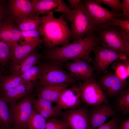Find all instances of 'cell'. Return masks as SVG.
I'll use <instances>...</instances> for the list:
<instances>
[{"label": "cell", "instance_id": "6da1fadb", "mask_svg": "<svg viewBox=\"0 0 129 129\" xmlns=\"http://www.w3.org/2000/svg\"><path fill=\"white\" fill-rule=\"evenodd\" d=\"M100 41L99 35L94 31L72 43L44 49L43 57L46 61H53L62 65L70 60L78 59L89 63L92 60L91 53L99 45Z\"/></svg>", "mask_w": 129, "mask_h": 129}, {"label": "cell", "instance_id": "7a4b0ae2", "mask_svg": "<svg viewBox=\"0 0 129 129\" xmlns=\"http://www.w3.org/2000/svg\"><path fill=\"white\" fill-rule=\"evenodd\" d=\"M54 14L51 12L41 17V23L38 29L45 48L67 44L71 38V31L64 19L65 15L63 14L56 18Z\"/></svg>", "mask_w": 129, "mask_h": 129}, {"label": "cell", "instance_id": "3957f363", "mask_svg": "<svg viewBox=\"0 0 129 129\" xmlns=\"http://www.w3.org/2000/svg\"><path fill=\"white\" fill-rule=\"evenodd\" d=\"M95 31L100 37V46L115 50L129 56V34L118 27L112 25Z\"/></svg>", "mask_w": 129, "mask_h": 129}, {"label": "cell", "instance_id": "277c9868", "mask_svg": "<svg viewBox=\"0 0 129 129\" xmlns=\"http://www.w3.org/2000/svg\"><path fill=\"white\" fill-rule=\"evenodd\" d=\"M40 64L41 74L36 85L38 88L51 84H73L77 83L70 74L64 68L63 65L49 61L40 62Z\"/></svg>", "mask_w": 129, "mask_h": 129}, {"label": "cell", "instance_id": "5b68a950", "mask_svg": "<svg viewBox=\"0 0 129 129\" xmlns=\"http://www.w3.org/2000/svg\"><path fill=\"white\" fill-rule=\"evenodd\" d=\"M81 3L95 28V31L112 25L115 19L122 15L121 12H114L103 7L95 0H82Z\"/></svg>", "mask_w": 129, "mask_h": 129}, {"label": "cell", "instance_id": "8992f818", "mask_svg": "<svg viewBox=\"0 0 129 129\" xmlns=\"http://www.w3.org/2000/svg\"><path fill=\"white\" fill-rule=\"evenodd\" d=\"M68 19L70 22V39L73 42L81 39L95 31V28L82 3L77 7L71 10Z\"/></svg>", "mask_w": 129, "mask_h": 129}, {"label": "cell", "instance_id": "52a82bcc", "mask_svg": "<svg viewBox=\"0 0 129 129\" xmlns=\"http://www.w3.org/2000/svg\"><path fill=\"white\" fill-rule=\"evenodd\" d=\"M34 98L30 93L9 107L13 127L26 129L33 109Z\"/></svg>", "mask_w": 129, "mask_h": 129}, {"label": "cell", "instance_id": "ba28073f", "mask_svg": "<svg viewBox=\"0 0 129 129\" xmlns=\"http://www.w3.org/2000/svg\"><path fill=\"white\" fill-rule=\"evenodd\" d=\"M81 101L93 107L107 102V97L96 79L78 83Z\"/></svg>", "mask_w": 129, "mask_h": 129}, {"label": "cell", "instance_id": "9c48e42d", "mask_svg": "<svg viewBox=\"0 0 129 129\" xmlns=\"http://www.w3.org/2000/svg\"><path fill=\"white\" fill-rule=\"evenodd\" d=\"M93 51L94 57L91 62L95 72L99 75L106 72L109 66L113 62L127 56L118 51L99 45Z\"/></svg>", "mask_w": 129, "mask_h": 129}, {"label": "cell", "instance_id": "30bf717a", "mask_svg": "<svg viewBox=\"0 0 129 129\" xmlns=\"http://www.w3.org/2000/svg\"><path fill=\"white\" fill-rule=\"evenodd\" d=\"M96 80L107 97H116L128 87L129 82L119 78L114 72L108 70Z\"/></svg>", "mask_w": 129, "mask_h": 129}, {"label": "cell", "instance_id": "8fae6325", "mask_svg": "<svg viewBox=\"0 0 129 129\" xmlns=\"http://www.w3.org/2000/svg\"><path fill=\"white\" fill-rule=\"evenodd\" d=\"M63 65L78 83L97 78L93 66L84 60L78 59L67 61Z\"/></svg>", "mask_w": 129, "mask_h": 129}, {"label": "cell", "instance_id": "7c38bea8", "mask_svg": "<svg viewBox=\"0 0 129 129\" xmlns=\"http://www.w3.org/2000/svg\"><path fill=\"white\" fill-rule=\"evenodd\" d=\"M81 101L79 86L74 84L62 91L55 106L61 111L74 109L80 107Z\"/></svg>", "mask_w": 129, "mask_h": 129}, {"label": "cell", "instance_id": "4fadbf2b", "mask_svg": "<svg viewBox=\"0 0 129 129\" xmlns=\"http://www.w3.org/2000/svg\"><path fill=\"white\" fill-rule=\"evenodd\" d=\"M31 2L34 10L39 14L62 13L68 19L71 14V10L62 0H32Z\"/></svg>", "mask_w": 129, "mask_h": 129}, {"label": "cell", "instance_id": "5bb4252c", "mask_svg": "<svg viewBox=\"0 0 129 129\" xmlns=\"http://www.w3.org/2000/svg\"><path fill=\"white\" fill-rule=\"evenodd\" d=\"M64 120L71 129H91L88 110L85 108L69 110L64 115Z\"/></svg>", "mask_w": 129, "mask_h": 129}, {"label": "cell", "instance_id": "9a60e30c", "mask_svg": "<svg viewBox=\"0 0 129 129\" xmlns=\"http://www.w3.org/2000/svg\"><path fill=\"white\" fill-rule=\"evenodd\" d=\"M88 111V116L91 129H96L104 123L107 120L114 116L115 112L107 102L92 107Z\"/></svg>", "mask_w": 129, "mask_h": 129}, {"label": "cell", "instance_id": "2e32d148", "mask_svg": "<svg viewBox=\"0 0 129 129\" xmlns=\"http://www.w3.org/2000/svg\"><path fill=\"white\" fill-rule=\"evenodd\" d=\"M21 37L20 31L12 18L9 17L0 24V41L13 46L18 43Z\"/></svg>", "mask_w": 129, "mask_h": 129}, {"label": "cell", "instance_id": "e0dca14e", "mask_svg": "<svg viewBox=\"0 0 129 129\" xmlns=\"http://www.w3.org/2000/svg\"><path fill=\"white\" fill-rule=\"evenodd\" d=\"M8 6L9 16L13 19L39 15L34 10L31 1L29 0H8Z\"/></svg>", "mask_w": 129, "mask_h": 129}, {"label": "cell", "instance_id": "ac0fdd59", "mask_svg": "<svg viewBox=\"0 0 129 129\" xmlns=\"http://www.w3.org/2000/svg\"><path fill=\"white\" fill-rule=\"evenodd\" d=\"M42 38H38L32 41L24 44L18 43L13 47L11 67L20 62L30 54L37 46L43 43Z\"/></svg>", "mask_w": 129, "mask_h": 129}, {"label": "cell", "instance_id": "d6986e66", "mask_svg": "<svg viewBox=\"0 0 129 129\" xmlns=\"http://www.w3.org/2000/svg\"><path fill=\"white\" fill-rule=\"evenodd\" d=\"M36 85L24 83L0 93L3 99L10 106H13L27 95L32 93Z\"/></svg>", "mask_w": 129, "mask_h": 129}, {"label": "cell", "instance_id": "ffe728a7", "mask_svg": "<svg viewBox=\"0 0 129 129\" xmlns=\"http://www.w3.org/2000/svg\"><path fill=\"white\" fill-rule=\"evenodd\" d=\"M73 85L61 84L44 86L38 88V97L44 98L52 103H56L62 91Z\"/></svg>", "mask_w": 129, "mask_h": 129}, {"label": "cell", "instance_id": "44dd1931", "mask_svg": "<svg viewBox=\"0 0 129 129\" xmlns=\"http://www.w3.org/2000/svg\"><path fill=\"white\" fill-rule=\"evenodd\" d=\"M35 49L23 60L11 67V74L22 75L40 63V60L43 57V54L38 53Z\"/></svg>", "mask_w": 129, "mask_h": 129}, {"label": "cell", "instance_id": "7402d4cb", "mask_svg": "<svg viewBox=\"0 0 129 129\" xmlns=\"http://www.w3.org/2000/svg\"><path fill=\"white\" fill-rule=\"evenodd\" d=\"M49 101L38 97L34 99L33 106L34 108L46 120L53 117H57L62 114L61 111L57 109L55 106Z\"/></svg>", "mask_w": 129, "mask_h": 129}, {"label": "cell", "instance_id": "603a6c76", "mask_svg": "<svg viewBox=\"0 0 129 129\" xmlns=\"http://www.w3.org/2000/svg\"><path fill=\"white\" fill-rule=\"evenodd\" d=\"M13 20L16 26L20 31L37 29L42 22L41 17L39 15L27 16Z\"/></svg>", "mask_w": 129, "mask_h": 129}, {"label": "cell", "instance_id": "cb8c5ba5", "mask_svg": "<svg viewBox=\"0 0 129 129\" xmlns=\"http://www.w3.org/2000/svg\"><path fill=\"white\" fill-rule=\"evenodd\" d=\"M26 83L21 75L11 74L9 75H0V92H3Z\"/></svg>", "mask_w": 129, "mask_h": 129}, {"label": "cell", "instance_id": "d4e9b609", "mask_svg": "<svg viewBox=\"0 0 129 129\" xmlns=\"http://www.w3.org/2000/svg\"><path fill=\"white\" fill-rule=\"evenodd\" d=\"M0 127L2 129H11L13 127L9 107L0 93Z\"/></svg>", "mask_w": 129, "mask_h": 129}, {"label": "cell", "instance_id": "484cf974", "mask_svg": "<svg viewBox=\"0 0 129 129\" xmlns=\"http://www.w3.org/2000/svg\"><path fill=\"white\" fill-rule=\"evenodd\" d=\"M114 63L113 66L115 74L120 79L127 80L129 77V61L127 56L119 59Z\"/></svg>", "mask_w": 129, "mask_h": 129}, {"label": "cell", "instance_id": "4316f807", "mask_svg": "<svg viewBox=\"0 0 129 129\" xmlns=\"http://www.w3.org/2000/svg\"><path fill=\"white\" fill-rule=\"evenodd\" d=\"M117 110L122 115H126L129 113V88L127 87L116 97L115 102Z\"/></svg>", "mask_w": 129, "mask_h": 129}, {"label": "cell", "instance_id": "83f0119b", "mask_svg": "<svg viewBox=\"0 0 129 129\" xmlns=\"http://www.w3.org/2000/svg\"><path fill=\"white\" fill-rule=\"evenodd\" d=\"M46 120L33 108L27 122V129H45Z\"/></svg>", "mask_w": 129, "mask_h": 129}, {"label": "cell", "instance_id": "f1b7e54d", "mask_svg": "<svg viewBox=\"0 0 129 129\" xmlns=\"http://www.w3.org/2000/svg\"><path fill=\"white\" fill-rule=\"evenodd\" d=\"M13 47L0 41V67L10 64Z\"/></svg>", "mask_w": 129, "mask_h": 129}, {"label": "cell", "instance_id": "f546056e", "mask_svg": "<svg viewBox=\"0 0 129 129\" xmlns=\"http://www.w3.org/2000/svg\"><path fill=\"white\" fill-rule=\"evenodd\" d=\"M40 63L35 65L21 75L23 80L26 83L34 84L36 86L41 74Z\"/></svg>", "mask_w": 129, "mask_h": 129}, {"label": "cell", "instance_id": "4dcf8cb0", "mask_svg": "<svg viewBox=\"0 0 129 129\" xmlns=\"http://www.w3.org/2000/svg\"><path fill=\"white\" fill-rule=\"evenodd\" d=\"M67 123L57 117H53L46 120L45 129H69Z\"/></svg>", "mask_w": 129, "mask_h": 129}, {"label": "cell", "instance_id": "1f68e13d", "mask_svg": "<svg viewBox=\"0 0 129 129\" xmlns=\"http://www.w3.org/2000/svg\"><path fill=\"white\" fill-rule=\"evenodd\" d=\"M97 3L105 4L112 9V11L115 12H120L122 11L121 2L120 0H95Z\"/></svg>", "mask_w": 129, "mask_h": 129}, {"label": "cell", "instance_id": "d6a6232c", "mask_svg": "<svg viewBox=\"0 0 129 129\" xmlns=\"http://www.w3.org/2000/svg\"><path fill=\"white\" fill-rule=\"evenodd\" d=\"M9 17L8 0H0V24Z\"/></svg>", "mask_w": 129, "mask_h": 129}, {"label": "cell", "instance_id": "836d02e7", "mask_svg": "<svg viewBox=\"0 0 129 129\" xmlns=\"http://www.w3.org/2000/svg\"><path fill=\"white\" fill-rule=\"evenodd\" d=\"M119 120L117 117L115 116L109 121L104 123L96 129H117Z\"/></svg>", "mask_w": 129, "mask_h": 129}, {"label": "cell", "instance_id": "e575fe53", "mask_svg": "<svg viewBox=\"0 0 129 129\" xmlns=\"http://www.w3.org/2000/svg\"><path fill=\"white\" fill-rule=\"evenodd\" d=\"M122 11L121 15L119 17L120 20H129V0H123L121 2Z\"/></svg>", "mask_w": 129, "mask_h": 129}, {"label": "cell", "instance_id": "d590c367", "mask_svg": "<svg viewBox=\"0 0 129 129\" xmlns=\"http://www.w3.org/2000/svg\"><path fill=\"white\" fill-rule=\"evenodd\" d=\"M112 26L119 27L124 32L129 34V20H122L116 18Z\"/></svg>", "mask_w": 129, "mask_h": 129}, {"label": "cell", "instance_id": "8d00e7d4", "mask_svg": "<svg viewBox=\"0 0 129 129\" xmlns=\"http://www.w3.org/2000/svg\"><path fill=\"white\" fill-rule=\"evenodd\" d=\"M21 37H27L34 38H40V33L38 29L25 31H20Z\"/></svg>", "mask_w": 129, "mask_h": 129}, {"label": "cell", "instance_id": "74e56055", "mask_svg": "<svg viewBox=\"0 0 129 129\" xmlns=\"http://www.w3.org/2000/svg\"><path fill=\"white\" fill-rule=\"evenodd\" d=\"M117 129H129V119L119 120Z\"/></svg>", "mask_w": 129, "mask_h": 129}, {"label": "cell", "instance_id": "f35d334b", "mask_svg": "<svg viewBox=\"0 0 129 129\" xmlns=\"http://www.w3.org/2000/svg\"><path fill=\"white\" fill-rule=\"evenodd\" d=\"M68 1L70 4V7L71 10L77 7L81 4L82 0H68Z\"/></svg>", "mask_w": 129, "mask_h": 129}, {"label": "cell", "instance_id": "ab89813d", "mask_svg": "<svg viewBox=\"0 0 129 129\" xmlns=\"http://www.w3.org/2000/svg\"><path fill=\"white\" fill-rule=\"evenodd\" d=\"M38 38H34L27 37H21L18 41L20 44H24L31 42Z\"/></svg>", "mask_w": 129, "mask_h": 129}, {"label": "cell", "instance_id": "60d3db41", "mask_svg": "<svg viewBox=\"0 0 129 129\" xmlns=\"http://www.w3.org/2000/svg\"><path fill=\"white\" fill-rule=\"evenodd\" d=\"M11 129H22L21 128H18L17 127H13Z\"/></svg>", "mask_w": 129, "mask_h": 129}, {"label": "cell", "instance_id": "b9f144b4", "mask_svg": "<svg viewBox=\"0 0 129 129\" xmlns=\"http://www.w3.org/2000/svg\"><path fill=\"white\" fill-rule=\"evenodd\" d=\"M0 129H2L0 127Z\"/></svg>", "mask_w": 129, "mask_h": 129}, {"label": "cell", "instance_id": "7bdbcfd3", "mask_svg": "<svg viewBox=\"0 0 129 129\" xmlns=\"http://www.w3.org/2000/svg\"><path fill=\"white\" fill-rule=\"evenodd\" d=\"M1 74V73H0V74Z\"/></svg>", "mask_w": 129, "mask_h": 129}]
</instances>
